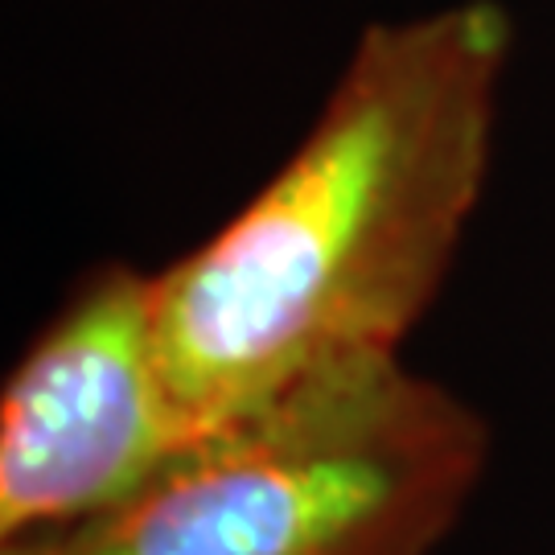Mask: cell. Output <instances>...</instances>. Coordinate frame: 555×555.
Here are the masks:
<instances>
[{
    "label": "cell",
    "mask_w": 555,
    "mask_h": 555,
    "mask_svg": "<svg viewBox=\"0 0 555 555\" xmlns=\"http://www.w3.org/2000/svg\"><path fill=\"white\" fill-rule=\"evenodd\" d=\"M515 21L456 0L362 29L293 157L153 272L173 396L227 428L309 378L399 358L474 219Z\"/></svg>",
    "instance_id": "6da1fadb"
},
{
    "label": "cell",
    "mask_w": 555,
    "mask_h": 555,
    "mask_svg": "<svg viewBox=\"0 0 555 555\" xmlns=\"http://www.w3.org/2000/svg\"><path fill=\"white\" fill-rule=\"evenodd\" d=\"M486 461L481 412L366 358L219 428L112 515L0 555H433Z\"/></svg>",
    "instance_id": "7a4b0ae2"
},
{
    "label": "cell",
    "mask_w": 555,
    "mask_h": 555,
    "mask_svg": "<svg viewBox=\"0 0 555 555\" xmlns=\"http://www.w3.org/2000/svg\"><path fill=\"white\" fill-rule=\"evenodd\" d=\"M219 428L181 408L153 276L100 263L25 346L0 399V543L119 511Z\"/></svg>",
    "instance_id": "3957f363"
}]
</instances>
